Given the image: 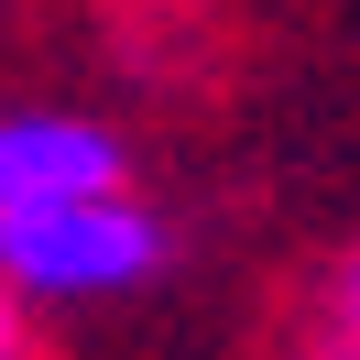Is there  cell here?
Listing matches in <instances>:
<instances>
[{
    "instance_id": "2",
    "label": "cell",
    "mask_w": 360,
    "mask_h": 360,
    "mask_svg": "<svg viewBox=\"0 0 360 360\" xmlns=\"http://www.w3.org/2000/svg\"><path fill=\"white\" fill-rule=\"evenodd\" d=\"M131 186V142L88 110H0V207H55V197H110Z\"/></svg>"
},
{
    "instance_id": "4",
    "label": "cell",
    "mask_w": 360,
    "mask_h": 360,
    "mask_svg": "<svg viewBox=\"0 0 360 360\" xmlns=\"http://www.w3.org/2000/svg\"><path fill=\"white\" fill-rule=\"evenodd\" d=\"M22 316H33V306H22V295H11V284H0V360L22 349Z\"/></svg>"
},
{
    "instance_id": "1",
    "label": "cell",
    "mask_w": 360,
    "mask_h": 360,
    "mask_svg": "<svg viewBox=\"0 0 360 360\" xmlns=\"http://www.w3.org/2000/svg\"><path fill=\"white\" fill-rule=\"evenodd\" d=\"M175 273V229L110 186V197H55V207H0V284L22 306L55 316H98V306H131Z\"/></svg>"
},
{
    "instance_id": "3",
    "label": "cell",
    "mask_w": 360,
    "mask_h": 360,
    "mask_svg": "<svg viewBox=\"0 0 360 360\" xmlns=\"http://www.w3.org/2000/svg\"><path fill=\"white\" fill-rule=\"evenodd\" d=\"M328 338H338V349H360V251L338 262V284H328Z\"/></svg>"
}]
</instances>
